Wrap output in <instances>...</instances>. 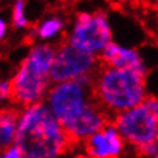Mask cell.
Returning a JSON list of instances; mask_svg holds the SVG:
<instances>
[{
	"instance_id": "6da1fadb",
	"label": "cell",
	"mask_w": 158,
	"mask_h": 158,
	"mask_svg": "<svg viewBox=\"0 0 158 158\" xmlns=\"http://www.w3.org/2000/svg\"><path fill=\"white\" fill-rule=\"evenodd\" d=\"M77 141L52 111L44 105L35 103L19 122L15 148L23 158H56Z\"/></svg>"
},
{
	"instance_id": "7a4b0ae2",
	"label": "cell",
	"mask_w": 158,
	"mask_h": 158,
	"mask_svg": "<svg viewBox=\"0 0 158 158\" xmlns=\"http://www.w3.org/2000/svg\"><path fill=\"white\" fill-rule=\"evenodd\" d=\"M55 58L56 52L51 44H42L31 50L10 82V99L30 107L36 103L47 89Z\"/></svg>"
},
{
	"instance_id": "3957f363",
	"label": "cell",
	"mask_w": 158,
	"mask_h": 158,
	"mask_svg": "<svg viewBox=\"0 0 158 158\" xmlns=\"http://www.w3.org/2000/svg\"><path fill=\"white\" fill-rule=\"evenodd\" d=\"M94 93L102 105L117 111H129L145 101V74L134 70L107 69L94 86Z\"/></svg>"
},
{
	"instance_id": "277c9868",
	"label": "cell",
	"mask_w": 158,
	"mask_h": 158,
	"mask_svg": "<svg viewBox=\"0 0 158 158\" xmlns=\"http://www.w3.org/2000/svg\"><path fill=\"white\" fill-rule=\"evenodd\" d=\"M90 86H93L91 78L82 75L75 81L63 82L52 89L50 105L54 115L64 129H69L91 103L86 97V89Z\"/></svg>"
},
{
	"instance_id": "5b68a950",
	"label": "cell",
	"mask_w": 158,
	"mask_h": 158,
	"mask_svg": "<svg viewBox=\"0 0 158 158\" xmlns=\"http://www.w3.org/2000/svg\"><path fill=\"white\" fill-rule=\"evenodd\" d=\"M115 127L138 148L158 139V114L141 103L135 109L121 113L115 118Z\"/></svg>"
},
{
	"instance_id": "8992f818",
	"label": "cell",
	"mask_w": 158,
	"mask_h": 158,
	"mask_svg": "<svg viewBox=\"0 0 158 158\" xmlns=\"http://www.w3.org/2000/svg\"><path fill=\"white\" fill-rule=\"evenodd\" d=\"M111 31L103 12L79 14L70 44L86 52H95L110 44Z\"/></svg>"
},
{
	"instance_id": "52a82bcc",
	"label": "cell",
	"mask_w": 158,
	"mask_h": 158,
	"mask_svg": "<svg viewBox=\"0 0 158 158\" xmlns=\"http://www.w3.org/2000/svg\"><path fill=\"white\" fill-rule=\"evenodd\" d=\"M94 63L95 58L93 54L82 51L71 44L63 46L51 67V79L55 82H66L70 79L75 81L87 73Z\"/></svg>"
},
{
	"instance_id": "ba28073f",
	"label": "cell",
	"mask_w": 158,
	"mask_h": 158,
	"mask_svg": "<svg viewBox=\"0 0 158 158\" xmlns=\"http://www.w3.org/2000/svg\"><path fill=\"white\" fill-rule=\"evenodd\" d=\"M122 146V138L114 127H106L86 141V150L90 158H118Z\"/></svg>"
},
{
	"instance_id": "9c48e42d",
	"label": "cell",
	"mask_w": 158,
	"mask_h": 158,
	"mask_svg": "<svg viewBox=\"0 0 158 158\" xmlns=\"http://www.w3.org/2000/svg\"><path fill=\"white\" fill-rule=\"evenodd\" d=\"M102 59H103V63L109 69L134 70L145 74V67L135 51L122 48V47L114 44V43H110V44L106 46Z\"/></svg>"
},
{
	"instance_id": "30bf717a",
	"label": "cell",
	"mask_w": 158,
	"mask_h": 158,
	"mask_svg": "<svg viewBox=\"0 0 158 158\" xmlns=\"http://www.w3.org/2000/svg\"><path fill=\"white\" fill-rule=\"evenodd\" d=\"M18 117L19 111L14 109L3 110L2 119H0V134H2V145L8 146L12 142L14 137H16L18 131Z\"/></svg>"
},
{
	"instance_id": "8fae6325",
	"label": "cell",
	"mask_w": 158,
	"mask_h": 158,
	"mask_svg": "<svg viewBox=\"0 0 158 158\" xmlns=\"http://www.w3.org/2000/svg\"><path fill=\"white\" fill-rule=\"evenodd\" d=\"M60 27H62L60 20H58V19H51V20L46 22L44 24L39 28V35H40V38L52 36L56 31H59Z\"/></svg>"
},
{
	"instance_id": "7c38bea8",
	"label": "cell",
	"mask_w": 158,
	"mask_h": 158,
	"mask_svg": "<svg viewBox=\"0 0 158 158\" xmlns=\"http://www.w3.org/2000/svg\"><path fill=\"white\" fill-rule=\"evenodd\" d=\"M23 6H24L23 2H18L14 8V24L16 27H26L27 26V20L24 18V14H23Z\"/></svg>"
},
{
	"instance_id": "4fadbf2b",
	"label": "cell",
	"mask_w": 158,
	"mask_h": 158,
	"mask_svg": "<svg viewBox=\"0 0 158 158\" xmlns=\"http://www.w3.org/2000/svg\"><path fill=\"white\" fill-rule=\"evenodd\" d=\"M157 149H158V139L150 142V143L138 146V153H139V156H150V154L156 153Z\"/></svg>"
},
{
	"instance_id": "5bb4252c",
	"label": "cell",
	"mask_w": 158,
	"mask_h": 158,
	"mask_svg": "<svg viewBox=\"0 0 158 158\" xmlns=\"http://www.w3.org/2000/svg\"><path fill=\"white\" fill-rule=\"evenodd\" d=\"M3 158H23V157H22V154L19 153V150L16 148H14V149H10L8 152H7V154L3 156Z\"/></svg>"
},
{
	"instance_id": "9a60e30c",
	"label": "cell",
	"mask_w": 158,
	"mask_h": 158,
	"mask_svg": "<svg viewBox=\"0 0 158 158\" xmlns=\"http://www.w3.org/2000/svg\"><path fill=\"white\" fill-rule=\"evenodd\" d=\"M0 90H2V97L3 98L10 97V83H8V82H3Z\"/></svg>"
},
{
	"instance_id": "2e32d148",
	"label": "cell",
	"mask_w": 158,
	"mask_h": 158,
	"mask_svg": "<svg viewBox=\"0 0 158 158\" xmlns=\"http://www.w3.org/2000/svg\"><path fill=\"white\" fill-rule=\"evenodd\" d=\"M4 31H6V23L2 20L0 22V35H2V36L4 35Z\"/></svg>"
},
{
	"instance_id": "e0dca14e",
	"label": "cell",
	"mask_w": 158,
	"mask_h": 158,
	"mask_svg": "<svg viewBox=\"0 0 158 158\" xmlns=\"http://www.w3.org/2000/svg\"><path fill=\"white\" fill-rule=\"evenodd\" d=\"M156 158H158V156H157V157H156Z\"/></svg>"
}]
</instances>
